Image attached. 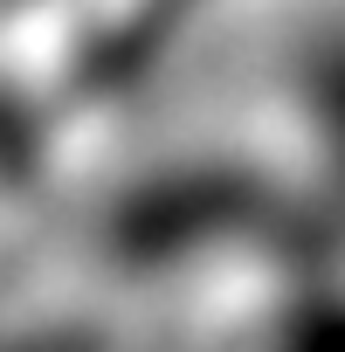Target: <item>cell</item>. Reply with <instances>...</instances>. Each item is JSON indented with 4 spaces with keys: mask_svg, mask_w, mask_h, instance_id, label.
<instances>
[{
    "mask_svg": "<svg viewBox=\"0 0 345 352\" xmlns=\"http://www.w3.org/2000/svg\"><path fill=\"white\" fill-rule=\"evenodd\" d=\"M338 159H345V76H338Z\"/></svg>",
    "mask_w": 345,
    "mask_h": 352,
    "instance_id": "7a4b0ae2",
    "label": "cell"
},
{
    "mask_svg": "<svg viewBox=\"0 0 345 352\" xmlns=\"http://www.w3.org/2000/svg\"><path fill=\"white\" fill-rule=\"evenodd\" d=\"M269 352H345V297H318V304H297L276 331Z\"/></svg>",
    "mask_w": 345,
    "mask_h": 352,
    "instance_id": "6da1fadb",
    "label": "cell"
}]
</instances>
